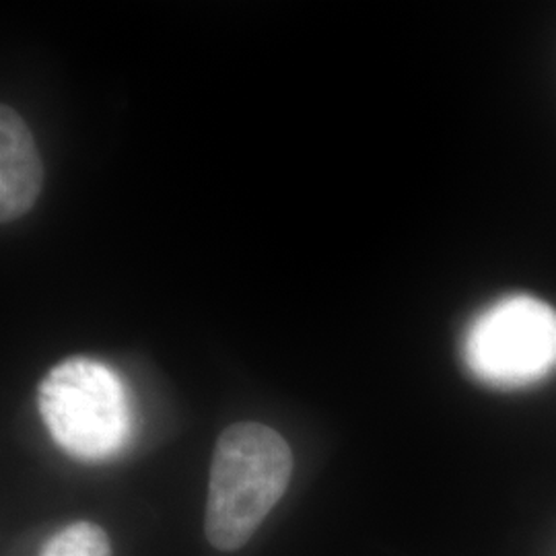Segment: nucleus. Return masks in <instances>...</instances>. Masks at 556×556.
Listing matches in <instances>:
<instances>
[{"label":"nucleus","mask_w":556,"mask_h":556,"mask_svg":"<svg viewBox=\"0 0 556 556\" xmlns=\"http://www.w3.org/2000/svg\"><path fill=\"white\" fill-rule=\"evenodd\" d=\"M293 454L275 429L236 422L213 452L204 534L220 553L248 544L289 489Z\"/></svg>","instance_id":"f257e3e1"},{"label":"nucleus","mask_w":556,"mask_h":556,"mask_svg":"<svg viewBox=\"0 0 556 556\" xmlns=\"http://www.w3.org/2000/svg\"><path fill=\"white\" fill-rule=\"evenodd\" d=\"M40 413L71 456L96 462L128 438L130 410L118 376L91 358H66L40 383Z\"/></svg>","instance_id":"f03ea898"},{"label":"nucleus","mask_w":556,"mask_h":556,"mask_svg":"<svg viewBox=\"0 0 556 556\" xmlns=\"http://www.w3.org/2000/svg\"><path fill=\"white\" fill-rule=\"evenodd\" d=\"M466 357L478 378L497 386L530 383L556 365V312L532 298L501 301L477 319Z\"/></svg>","instance_id":"7ed1b4c3"},{"label":"nucleus","mask_w":556,"mask_h":556,"mask_svg":"<svg viewBox=\"0 0 556 556\" xmlns=\"http://www.w3.org/2000/svg\"><path fill=\"white\" fill-rule=\"evenodd\" d=\"M43 186V165L36 139L25 119L11 108H0V220L27 215Z\"/></svg>","instance_id":"20e7f679"},{"label":"nucleus","mask_w":556,"mask_h":556,"mask_svg":"<svg viewBox=\"0 0 556 556\" xmlns=\"http://www.w3.org/2000/svg\"><path fill=\"white\" fill-rule=\"evenodd\" d=\"M40 556H112V544L100 526L77 521L50 538Z\"/></svg>","instance_id":"39448f33"}]
</instances>
